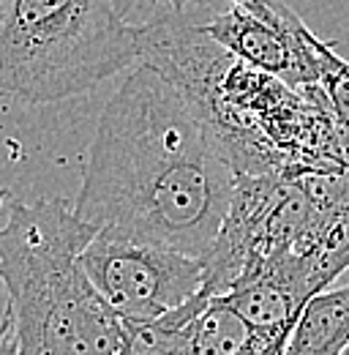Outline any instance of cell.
Here are the masks:
<instances>
[{
    "mask_svg": "<svg viewBox=\"0 0 349 355\" xmlns=\"http://www.w3.org/2000/svg\"><path fill=\"white\" fill-rule=\"evenodd\" d=\"M235 183L183 96L139 63L98 118L74 211L98 230L205 260Z\"/></svg>",
    "mask_w": 349,
    "mask_h": 355,
    "instance_id": "cell-1",
    "label": "cell"
},
{
    "mask_svg": "<svg viewBox=\"0 0 349 355\" xmlns=\"http://www.w3.org/2000/svg\"><path fill=\"white\" fill-rule=\"evenodd\" d=\"M136 44L139 63L183 96L235 175L344 170L339 123L319 85L289 88L164 6L136 25Z\"/></svg>",
    "mask_w": 349,
    "mask_h": 355,
    "instance_id": "cell-2",
    "label": "cell"
},
{
    "mask_svg": "<svg viewBox=\"0 0 349 355\" xmlns=\"http://www.w3.org/2000/svg\"><path fill=\"white\" fill-rule=\"evenodd\" d=\"M6 202L0 227L3 317L11 322L17 355H118L126 322L90 282L82 252L98 227L80 219L60 197Z\"/></svg>",
    "mask_w": 349,
    "mask_h": 355,
    "instance_id": "cell-3",
    "label": "cell"
},
{
    "mask_svg": "<svg viewBox=\"0 0 349 355\" xmlns=\"http://www.w3.org/2000/svg\"><path fill=\"white\" fill-rule=\"evenodd\" d=\"M139 60L120 0H0V93L57 104Z\"/></svg>",
    "mask_w": 349,
    "mask_h": 355,
    "instance_id": "cell-4",
    "label": "cell"
},
{
    "mask_svg": "<svg viewBox=\"0 0 349 355\" xmlns=\"http://www.w3.org/2000/svg\"><path fill=\"white\" fill-rule=\"evenodd\" d=\"M82 266L126 325L150 322L205 293V260L107 227L87 243Z\"/></svg>",
    "mask_w": 349,
    "mask_h": 355,
    "instance_id": "cell-5",
    "label": "cell"
},
{
    "mask_svg": "<svg viewBox=\"0 0 349 355\" xmlns=\"http://www.w3.org/2000/svg\"><path fill=\"white\" fill-rule=\"evenodd\" d=\"M202 28L235 58L287 83L289 88L319 85V60L314 49L316 36L295 11L281 22H262L251 11L229 6L224 14L202 22Z\"/></svg>",
    "mask_w": 349,
    "mask_h": 355,
    "instance_id": "cell-6",
    "label": "cell"
},
{
    "mask_svg": "<svg viewBox=\"0 0 349 355\" xmlns=\"http://www.w3.org/2000/svg\"><path fill=\"white\" fill-rule=\"evenodd\" d=\"M349 347V284L316 293L303 306L281 355H344Z\"/></svg>",
    "mask_w": 349,
    "mask_h": 355,
    "instance_id": "cell-7",
    "label": "cell"
},
{
    "mask_svg": "<svg viewBox=\"0 0 349 355\" xmlns=\"http://www.w3.org/2000/svg\"><path fill=\"white\" fill-rule=\"evenodd\" d=\"M319 60V88L325 93L330 112L339 126H349V60L339 55L333 42L314 39Z\"/></svg>",
    "mask_w": 349,
    "mask_h": 355,
    "instance_id": "cell-8",
    "label": "cell"
},
{
    "mask_svg": "<svg viewBox=\"0 0 349 355\" xmlns=\"http://www.w3.org/2000/svg\"><path fill=\"white\" fill-rule=\"evenodd\" d=\"M0 355H17L14 334H11V322H8L6 317L0 320Z\"/></svg>",
    "mask_w": 349,
    "mask_h": 355,
    "instance_id": "cell-9",
    "label": "cell"
},
{
    "mask_svg": "<svg viewBox=\"0 0 349 355\" xmlns=\"http://www.w3.org/2000/svg\"><path fill=\"white\" fill-rule=\"evenodd\" d=\"M339 162L349 170V126H339Z\"/></svg>",
    "mask_w": 349,
    "mask_h": 355,
    "instance_id": "cell-10",
    "label": "cell"
},
{
    "mask_svg": "<svg viewBox=\"0 0 349 355\" xmlns=\"http://www.w3.org/2000/svg\"><path fill=\"white\" fill-rule=\"evenodd\" d=\"M156 6H164V8H174V11H186V6L191 0H153Z\"/></svg>",
    "mask_w": 349,
    "mask_h": 355,
    "instance_id": "cell-11",
    "label": "cell"
},
{
    "mask_svg": "<svg viewBox=\"0 0 349 355\" xmlns=\"http://www.w3.org/2000/svg\"><path fill=\"white\" fill-rule=\"evenodd\" d=\"M344 355H349V347H347V350H344Z\"/></svg>",
    "mask_w": 349,
    "mask_h": 355,
    "instance_id": "cell-12",
    "label": "cell"
}]
</instances>
